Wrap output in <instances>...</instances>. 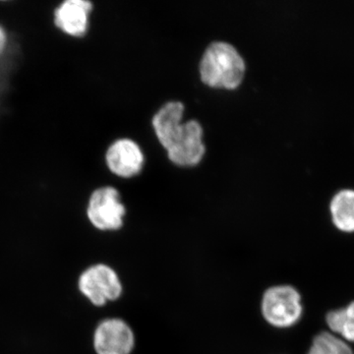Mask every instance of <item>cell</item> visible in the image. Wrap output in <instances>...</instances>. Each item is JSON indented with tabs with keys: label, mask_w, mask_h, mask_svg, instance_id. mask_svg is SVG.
Segmentation results:
<instances>
[{
	"label": "cell",
	"mask_w": 354,
	"mask_h": 354,
	"mask_svg": "<svg viewBox=\"0 0 354 354\" xmlns=\"http://www.w3.org/2000/svg\"><path fill=\"white\" fill-rule=\"evenodd\" d=\"M200 77L211 88L235 90L245 75V62L232 44L216 41L209 44L200 62Z\"/></svg>",
	"instance_id": "1"
},
{
	"label": "cell",
	"mask_w": 354,
	"mask_h": 354,
	"mask_svg": "<svg viewBox=\"0 0 354 354\" xmlns=\"http://www.w3.org/2000/svg\"><path fill=\"white\" fill-rule=\"evenodd\" d=\"M261 313L266 322L276 329H290L304 314L302 297L291 285L270 286L261 299Z\"/></svg>",
	"instance_id": "2"
},
{
	"label": "cell",
	"mask_w": 354,
	"mask_h": 354,
	"mask_svg": "<svg viewBox=\"0 0 354 354\" xmlns=\"http://www.w3.org/2000/svg\"><path fill=\"white\" fill-rule=\"evenodd\" d=\"M127 208L120 192L111 185L100 186L88 195L86 216L93 227L101 232H115L124 225Z\"/></svg>",
	"instance_id": "3"
},
{
	"label": "cell",
	"mask_w": 354,
	"mask_h": 354,
	"mask_svg": "<svg viewBox=\"0 0 354 354\" xmlns=\"http://www.w3.org/2000/svg\"><path fill=\"white\" fill-rule=\"evenodd\" d=\"M78 288L81 295L97 307L116 301L123 293L122 281L118 272L102 263L90 266L81 272Z\"/></svg>",
	"instance_id": "4"
},
{
	"label": "cell",
	"mask_w": 354,
	"mask_h": 354,
	"mask_svg": "<svg viewBox=\"0 0 354 354\" xmlns=\"http://www.w3.org/2000/svg\"><path fill=\"white\" fill-rule=\"evenodd\" d=\"M203 135L202 125L197 120L183 122L171 133L162 147L174 165L194 167L200 164L206 152Z\"/></svg>",
	"instance_id": "5"
},
{
	"label": "cell",
	"mask_w": 354,
	"mask_h": 354,
	"mask_svg": "<svg viewBox=\"0 0 354 354\" xmlns=\"http://www.w3.org/2000/svg\"><path fill=\"white\" fill-rule=\"evenodd\" d=\"M135 344L134 330L122 319L106 318L95 327L93 346L97 354H131Z\"/></svg>",
	"instance_id": "6"
},
{
	"label": "cell",
	"mask_w": 354,
	"mask_h": 354,
	"mask_svg": "<svg viewBox=\"0 0 354 354\" xmlns=\"http://www.w3.org/2000/svg\"><path fill=\"white\" fill-rule=\"evenodd\" d=\"M94 8L88 0H59L53 11V24L69 38L83 39L90 30Z\"/></svg>",
	"instance_id": "7"
},
{
	"label": "cell",
	"mask_w": 354,
	"mask_h": 354,
	"mask_svg": "<svg viewBox=\"0 0 354 354\" xmlns=\"http://www.w3.org/2000/svg\"><path fill=\"white\" fill-rule=\"evenodd\" d=\"M104 162L114 176L130 178L143 169L144 155L136 142L127 138L118 139L109 147Z\"/></svg>",
	"instance_id": "8"
},
{
	"label": "cell",
	"mask_w": 354,
	"mask_h": 354,
	"mask_svg": "<svg viewBox=\"0 0 354 354\" xmlns=\"http://www.w3.org/2000/svg\"><path fill=\"white\" fill-rule=\"evenodd\" d=\"M329 215L333 227L344 234H354V189L344 187L330 197Z\"/></svg>",
	"instance_id": "9"
},
{
	"label": "cell",
	"mask_w": 354,
	"mask_h": 354,
	"mask_svg": "<svg viewBox=\"0 0 354 354\" xmlns=\"http://www.w3.org/2000/svg\"><path fill=\"white\" fill-rule=\"evenodd\" d=\"M184 109L183 102H169L153 116V127L160 145L183 123Z\"/></svg>",
	"instance_id": "10"
},
{
	"label": "cell",
	"mask_w": 354,
	"mask_h": 354,
	"mask_svg": "<svg viewBox=\"0 0 354 354\" xmlns=\"http://www.w3.org/2000/svg\"><path fill=\"white\" fill-rule=\"evenodd\" d=\"M325 322L330 333L354 344V300L346 306L328 312Z\"/></svg>",
	"instance_id": "11"
},
{
	"label": "cell",
	"mask_w": 354,
	"mask_h": 354,
	"mask_svg": "<svg viewBox=\"0 0 354 354\" xmlns=\"http://www.w3.org/2000/svg\"><path fill=\"white\" fill-rule=\"evenodd\" d=\"M307 354H354V351L339 335L323 330L313 337Z\"/></svg>",
	"instance_id": "12"
},
{
	"label": "cell",
	"mask_w": 354,
	"mask_h": 354,
	"mask_svg": "<svg viewBox=\"0 0 354 354\" xmlns=\"http://www.w3.org/2000/svg\"><path fill=\"white\" fill-rule=\"evenodd\" d=\"M8 34H7L6 28L0 25V58L4 55L8 46Z\"/></svg>",
	"instance_id": "13"
}]
</instances>
